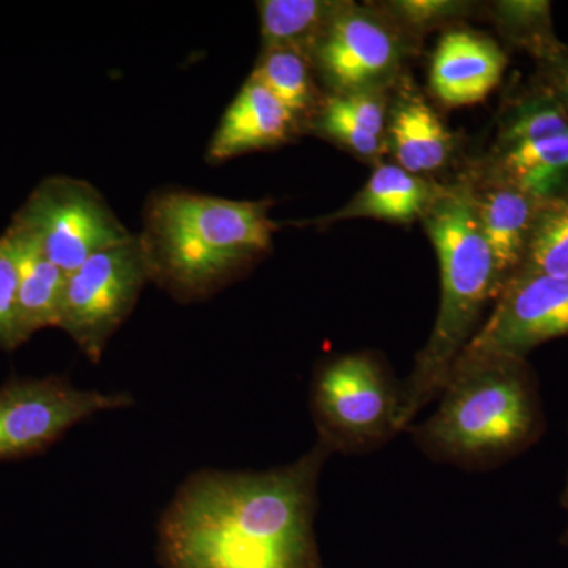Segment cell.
<instances>
[{
	"label": "cell",
	"mask_w": 568,
	"mask_h": 568,
	"mask_svg": "<svg viewBox=\"0 0 568 568\" xmlns=\"http://www.w3.org/2000/svg\"><path fill=\"white\" fill-rule=\"evenodd\" d=\"M331 452L317 443L267 470L190 474L156 525L162 568H327L316 537L317 491Z\"/></svg>",
	"instance_id": "cell-1"
},
{
	"label": "cell",
	"mask_w": 568,
	"mask_h": 568,
	"mask_svg": "<svg viewBox=\"0 0 568 568\" xmlns=\"http://www.w3.org/2000/svg\"><path fill=\"white\" fill-rule=\"evenodd\" d=\"M271 205L189 190L152 194L138 234L149 282L181 304L219 294L271 252L280 230Z\"/></svg>",
	"instance_id": "cell-2"
},
{
	"label": "cell",
	"mask_w": 568,
	"mask_h": 568,
	"mask_svg": "<svg viewBox=\"0 0 568 568\" xmlns=\"http://www.w3.org/2000/svg\"><path fill=\"white\" fill-rule=\"evenodd\" d=\"M437 399L435 413L406 432L439 465L496 469L530 450L547 429L528 358L462 353Z\"/></svg>",
	"instance_id": "cell-3"
},
{
	"label": "cell",
	"mask_w": 568,
	"mask_h": 568,
	"mask_svg": "<svg viewBox=\"0 0 568 568\" xmlns=\"http://www.w3.org/2000/svg\"><path fill=\"white\" fill-rule=\"evenodd\" d=\"M422 223L439 260L440 302L428 342L403 383V432L440 395L458 355L504 291L465 173L440 183Z\"/></svg>",
	"instance_id": "cell-4"
},
{
	"label": "cell",
	"mask_w": 568,
	"mask_h": 568,
	"mask_svg": "<svg viewBox=\"0 0 568 568\" xmlns=\"http://www.w3.org/2000/svg\"><path fill=\"white\" fill-rule=\"evenodd\" d=\"M310 409L332 455L369 454L403 433V383L381 354L335 355L313 373Z\"/></svg>",
	"instance_id": "cell-5"
},
{
	"label": "cell",
	"mask_w": 568,
	"mask_h": 568,
	"mask_svg": "<svg viewBox=\"0 0 568 568\" xmlns=\"http://www.w3.org/2000/svg\"><path fill=\"white\" fill-rule=\"evenodd\" d=\"M477 163L541 203L558 196L568 189V112L530 80L500 108L495 138Z\"/></svg>",
	"instance_id": "cell-6"
},
{
	"label": "cell",
	"mask_w": 568,
	"mask_h": 568,
	"mask_svg": "<svg viewBox=\"0 0 568 568\" xmlns=\"http://www.w3.org/2000/svg\"><path fill=\"white\" fill-rule=\"evenodd\" d=\"M10 226L36 242L67 275L97 253L136 237L92 183L69 175L41 181Z\"/></svg>",
	"instance_id": "cell-7"
},
{
	"label": "cell",
	"mask_w": 568,
	"mask_h": 568,
	"mask_svg": "<svg viewBox=\"0 0 568 568\" xmlns=\"http://www.w3.org/2000/svg\"><path fill=\"white\" fill-rule=\"evenodd\" d=\"M417 48L376 3L346 2L317 41L312 63L328 95L392 91Z\"/></svg>",
	"instance_id": "cell-8"
},
{
	"label": "cell",
	"mask_w": 568,
	"mask_h": 568,
	"mask_svg": "<svg viewBox=\"0 0 568 568\" xmlns=\"http://www.w3.org/2000/svg\"><path fill=\"white\" fill-rule=\"evenodd\" d=\"M149 283L138 235L97 253L67 276L58 328L92 362H102L112 336L132 315Z\"/></svg>",
	"instance_id": "cell-9"
},
{
	"label": "cell",
	"mask_w": 568,
	"mask_h": 568,
	"mask_svg": "<svg viewBox=\"0 0 568 568\" xmlns=\"http://www.w3.org/2000/svg\"><path fill=\"white\" fill-rule=\"evenodd\" d=\"M133 406L129 392L80 388L62 376L10 381L0 387V462L40 454L81 422Z\"/></svg>",
	"instance_id": "cell-10"
},
{
	"label": "cell",
	"mask_w": 568,
	"mask_h": 568,
	"mask_svg": "<svg viewBox=\"0 0 568 568\" xmlns=\"http://www.w3.org/2000/svg\"><path fill=\"white\" fill-rule=\"evenodd\" d=\"M568 336V275H517L463 353L528 358L551 339Z\"/></svg>",
	"instance_id": "cell-11"
},
{
	"label": "cell",
	"mask_w": 568,
	"mask_h": 568,
	"mask_svg": "<svg viewBox=\"0 0 568 568\" xmlns=\"http://www.w3.org/2000/svg\"><path fill=\"white\" fill-rule=\"evenodd\" d=\"M508 65L506 51L487 33L470 28L444 31L429 63V89L447 108L484 102L503 82Z\"/></svg>",
	"instance_id": "cell-12"
},
{
	"label": "cell",
	"mask_w": 568,
	"mask_h": 568,
	"mask_svg": "<svg viewBox=\"0 0 568 568\" xmlns=\"http://www.w3.org/2000/svg\"><path fill=\"white\" fill-rule=\"evenodd\" d=\"M463 173L469 181L478 222L506 287L528 253L541 201L489 174L477 162L470 163Z\"/></svg>",
	"instance_id": "cell-13"
},
{
	"label": "cell",
	"mask_w": 568,
	"mask_h": 568,
	"mask_svg": "<svg viewBox=\"0 0 568 568\" xmlns=\"http://www.w3.org/2000/svg\"><path fill=\"white\" fill-rule=\"evenodd\" d=\"M386 140L398 166L426 179L447 170L458 149L457 136L406 77L390 91Z\"/></svg>",
	"instance_id": "cell-14"
},
{
	"label": "cell",
	"mask_w": 568,
	"mask_h": 568,
	"mask_svg": "<svg viewBox=\"0 0 568 568\" xmlns=\"http://www.w3.org/2000/svg\"><path fill=\"white\" fill-rule=\"evenodd\" d=\"M302 132L293 112L250 74L209 142L207 160L226 162L244 153L278 148Z\"/></svg>",
	"instance_id": "cell-15"
},
{
	"label": "cell",
	"mask_w": 568,
	"mask_h": 568,
	"mask_svg": "<svg viewBox=\"0 0 568 568\" xmlns=\"http://www.w3.org/2000/svg\"><path fill=\"white\" fill-rule=\"evenodd\" d=\"M440 183L435 179L407 173L396 163H377L368 181L349 203L310 223L328 226L357 219L398 224L422 222L426 209L439 192Z\"/></svg>",
	"instance_id": "cell-16"
},
{
	"label": "cell",
	"mask_w": 568,
	"mask_h": 568,
	"mask_svg": "<svg viewBox=\"0 0 568 568\" xmlns=\"http://www.w3.org/2000/svg\"><path fill=\"white\" fill-rule=\"evenodd\" d=\"M390 91L325 95L308 132L335 142L354 155L377 162L387 149V114Z\"/></svg>",
	"instance_id": "cell-17"
},
{
	"label": "cell",
	"mask_w": 568,
	"mask_h": 568,
	"mask_svg": "<svg viewBox=\"0 0 568 568\" xmlns=\"http://www.w3.org/2000/svg\"><path fill=\"white\" fill-rule=\"evenodd\" d=\"M13 250L18 271V321L28 342L37 332L58 327L67 275L28 235L9 226L3 233Z\"/></svg>",
	"instance_id": "cell-18"
},
{
	"label": "cell",
	"mask_w": 568,
	"mask_h": 568,
	"mask_svg": "<svg viewBox=\"0 0 568 568\" xmlns=\"http://www.w3.org/2000/svg\"><path fill=\"white\" fill-rule=\"evenodd\" d=\"M346 6L345 0H263L260 11L263 50L293 48L312 59L317 41L336 14Z\"/></svg>",
	"instance_id": "cell-19"
},
{
	"label": "cell",
	"mask_w": 568,
	"mask_h": 568,
	"mask_svg": "<svg viewBox=\"0 0 568 568\" xmlns=\"http://www.w3.org/2000/svg\"><path fill=\"white\" fill-rule=\"evenodd\" d=\"M252 77L263 82L306 130L325 95L317 84L312 59L293 48H267L261 52Z\"/></svg>",
	"instance_id": "cell-20"
},
{
	"label": "cell",
	"mask_w": 568,
	"mask_h": 568,
	"mask_svg": "<svg viewBox=\"0 0 568 568\" xmlns=\"http://www.w3.org/2000/svg\"><path fill=\"white\" fill-rule=\"evenodd\" d=\"M485 6L497 33L510 47L529 54L536 65L555 58L566 44L556 33L548 0H497Z\"/></svg>",
	"instance_id": "cell-21"
},
{
	"label": "cell",
	"mask_w": 568,
	"mask_h": 568,
	"mask_svg": "<svg viewBox=\"0 0 568 568\" xmlns=\"http://www.w3.org/2000/svg\"><path fill=\"white\" fill-rule=\"evenodd\" d=\"M517 275H568V189L540 204Z\"/></svg>",
	"instance_id": "cell-22"
},
{
	"label": "cell",
	"mask_w": 568,
	"mask_h": 568,
	"mask_svg": "<svg viewBox=\"0 0 568 568\" xmlns=\"http://www.w3.org/2000/svg\"><path fill=\"white\" fill-rule=\"evenodd\" d=\"M376 6L418 47L426 33L455 28L481 9L476 2L463 0H392Z\"/></svg>",
	"instance_id": "cell-23"
},
{
	"label": "cell",
	"mask_w": 568,
	"mask_h": 568,
	"mask_svg": "<svg viewBox=\"0 0 568 568\" xmlns=\"http://www.w3.org/2000/svg\"><path fill=\"white\" fill-rule=\"evenodd\" d=\"M18 321V271L9 239L0 235V349L24 345Z\"/></svg>",
	"instance_id": "cell-24"
},
{
	"label": "cell",
	"mask_w": 568,
	"mask_h": 568,
	"mask_svg": "<svg viewBox=\"0 0 568 568\" xmlns=\"http://www.w3.org/2000/svg\"><path fill=\"white\" fill-rule=\"evenodd\" d=\"M545 89L568 112V44H564L562 50L549 59L547 62L537 63V71L532 78Z\"/></svg>",
	"instance_id": "cell-25"
},
{
	"label": "cell",
	"mask_w": 568,
	"mask_h": 568,
	"mask_svg": "<svg viewBox=\"0 0 568 568\" xmlns=\"http://www.w3.org/2000/svg\"><path fill=\"white\" fill-rule=\"evenodd\" d=\"M562 507L566 508L567 511V526H566V532H564L562 536V545L568 549V473H567V484L566 489H564V496H562Z\"/></svg>",
	"instance_id": "cell-26"
}]
</instances>
